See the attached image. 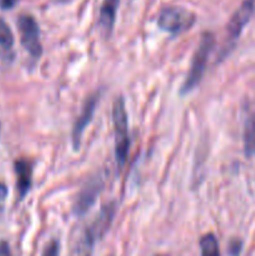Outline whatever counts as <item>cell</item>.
<instances>
[{"mask_svg":"<svg viewBox=\"0 0 255 256\" xmlns=\"http://www.w3.org/2000/svg\"><path fill=\"white\" fill-rule=\"evenodd\" d=\"M60 255V244L58 240H52L46 245L42 256H59Z\"/></svg>","mask_w":255,"mask_h":256,"instance_id":"14","label":"cell"},{"mask_svg":"<svg viewBox=\"0 0 255 256\" xmlns=\"http://www.w3.org/2000/svg\"><path fill=\"white\" fill-rule=\"evenodd\" d=\"M19 0H0V9L2 10H12L15 8Z\"/></svg>","mask_w":255,"mask_h":256,"instance_id":"16","label":"cell"},{"mask_svg":"<svg viewBox=\"0 0 255 256\" xmlns=\"http://www.w3.org/2000/svg\"><path fill=\"white\" fill-rule=\"evenodd\" d=\"M196 22V15L182 6H166L159 12L158 26L169 34L182 35L189 32Z\"/></svg>","mask_w":255,"mask_h":256,"instance_id":"4","label":"cell"},{"mask_svg":"<svg viewBox=\"0 0 255 256\" xmlns=\"http://www.w3.org/2000/svg\"><path fill=\"white\" fill-rule=\"evenodd\" d=\"M230 254L236 256L239 255V252H240V244H238V242H232V245H230Z\"/></svg>","mask_w":255,"mask_h":256,"instance_id":"18","label":"cell"},{"mask_svg":"<svg viewBox=\"0 0 255 256\" xmlns=\"http://www.w3.org/2000/svg\"><path fill=\"white\" fill-rule=\"evenodd\" d=\"M8 198V188L4 182H0V218L4 214V208L5 202Z\"/></svg>","mask_w":255,"mask_h":256,"instance_id":"15","label":"cell"},{"mask_svg":"<svg viewBox=\"0 0 255 256\" xmlns=\"http://www.w3.org/2000/svg\"><path fill=\"white\" fill-rule=\"evenodd\" d=\"M120 0H104L102 6H100L98 25H99L100 32H102L105 38H109L114 30Z\"/></svg>","mask_w":255,"mask_h":256,"instance_id":"9","label":"cell"},{"mask_svg":"<svg viewBox=\"0 0 255 256\" xmlns=\"http://www.w3.org/2000/svg\"><path fill=\"white\" fill-rule=\"evenodd\" d=\"M102 188H104V182L100 178H92L85 184L75 200L74 214L76 216H84L89 212L102 192Z\"/></svg>","mask_w":255,"mask_h":256,"instance_id":"6","label":"cell"},{"mask_svg":"<svg viewBox=\"0 0 255 256\" xmlns=\"http://www.w3.org/2000/svg\"><path fill=\"white\" fill-rule=\"evenodd\" d=\"M200 249L202 256H220L219 242L212 234H208L200 240Z\"/></svg>","mask_w":255,"mask_h":256,"instance_id":"11","label":"cell"},{"mask_svg":"<svg viewBox=\"0 0 255 256\" xmlns=\"http://www.w3.org/2000/svg\"><path fill=\"white\" fill-rule=\"evenodd\" d=\"M115 216V205L109 204L104 206L92 225L84 230L76 245V256H92L95 244L102 239L112 225Z\"/></svg>","mask_w":255,"mask_h":256,"instance_id":"1","label":"cell"},{"mask_svg":"<svg viewBox=\"0 0 255 256\" xmlns=\"http://www.w3.org/2000/svg\"><path fill=\"white\" fill-rule=\"evenodd\" d=\"M246 150L248 152H252V148H254L255 144V122H252L249 124V126L246 128Z\"/></svg>","mask_w":255,"mask_h":256,"instance_id":"13","label":"cell"},{"mask_svg":"<svg viewBox=\"0 0 255 256\" xmlns=\"http://www.w3.org/2000/svg\"><path fill=\"white\" fill-rule=\"evenodd\" d=\"M18 28L20 32L22 45L25 48L30 56L39 59L42 54V45L40 42L39 24L30 14L20 15L18 19Z\"/></svg>","mask_w":255,"mask_h":256,"instance_id":"5","label":"cell"},{"mask_svg":"<svg viewBox=\"0 0 255 256\" xmlns=\"http://www.w3.org/2000/svg\"><path fill=\"white\" fill-rule=\"evenodd\" d=\"M56 2H59V4H69L72 0H55Z\"/></svg>","mask_w":255,"mask_h":256,"instance_id":"19","label":"cell"},{"mask_svg":"<svg viewBox=\"0 0 255 256\" xmlns=\"http://www.w3.org/2000/svg\"><path fill=\"white\" fill-rule=\"evenodd\" d=\"M16 174V186L19 192V199L22 200L32 189V162L25 159L16 160L14 164Z\"/></svg>","mask_w":255,"mask_h":256,"instance_id":"10","label":"cell"},{"mask_svg":"<svg viewBox=\"0 0 255 256\" xmlns=\"http://www.w3.org/2000/svg\"><path fill=\"white\" fill-rule=\"evenodd\" d=\"M12 46H14V35L12 29L6 22L0 18V49L9 52H12Z\"/></svg>","mask_w":255,"mask_h":256,"instance_id":"12","label":"cell"},{"mask_svg":"<svg viewBox=\"0 0 255 256\" xmlns=\"http://www.w3.org/2000/svg\"><path fill=\"white\" fill-rule=\"evenodd\" d=\"M0 256H12V250L6 242H0Z\"/></svg>","mask_w":255,"mask_h":256,"instance_id":"17","label":"cell"},{"mask_svg":"<svg viewBox=\"0 0 255 256\" xmlns=\"http://www.w3.org/2000/svg\"><path fill=\"white\" fill-rule=\"evenodd\" d=\"M214 44L215 39L212 32H204L202 35L199 46H198L194 58H192L190 72L182 86V95L189 94L200 84L202 76H204L205 69H206L208 60H209L210 54L214 49Z\"/></svg>","mask_w":255,"mask_h":256,"instance_id":"2","label":"cell"},{"mask_svg":"<svg viewBox=\"0 0 255 256\" xmlns=\"http://www.w3.org/2000/svg\"><path fill=\"white\" fill-rule=\"evenodd\" d=\"M99 98V92H95V94L90 95L86 99V102H85L84 106H82V112L78 116L76 122H75L74 128H72V145H74V150H79L82 134H84L88 125L92 122V118H94V112L96 110Z\"/></svg>","mask_w":255,"mask_h":256,"instance_id":"7","label":"cell"},{"mask_svg":"<svg viewBox=\"0 0 255 256\" xmlns=\"http://www.w3.org/2000/svg\"><path fill=\"white\" fill-rule=\"evenodd\" d=\"M112 122H114L115 134V158L118 165L122 169L126 162L130 149L129 125H128V115L122 98H118L115 100L112 108Z\"/></svg>","mask_w":255,"mask_h":256,"instance_id":"3","label":"cell"},{"mask_svg":"<svg viewBox=\"0 0 255 256\" xmlns=\"http://www.w3.org/2000/svg\"><path fill=\"white\" fill-rule=\"evenodd\" d=\"M255 10V0H244L239 9L234 12L228 24V36L229 40H236L252 19Z\"/></svg>","mask_w":255,"mask_h":256,"instance_id":"8","label":"cell"}]
</instances>
